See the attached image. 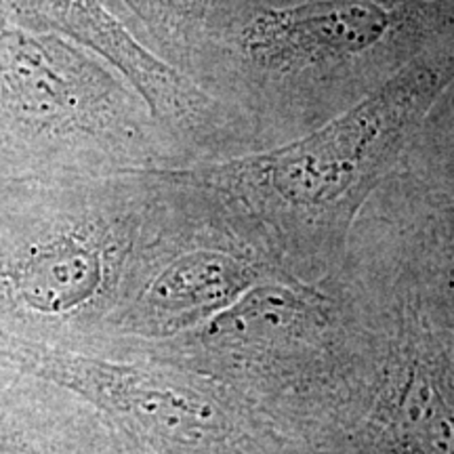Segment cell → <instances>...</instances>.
<instances>
[{"mask_svg":"<svg viewBox=\"0 0 454 454\" xmlns=\"http://www.w3.org/2000/svg\"><path fill=\"white\" fill-rule=\"evenodd\" d=\"M435 82L421 55L303 137L184 170L284 274L325 280L343 263L354 221L419 129Z\"/></svg>","mask_w":454,"mask_h":454,"instance_id":"277c9868","label":"cell"},{"mask_svg":"<svg viewBox=\"0 0 454 454\" xmlns=\"http://www.w3.org/2000/svg\"><path fill=\"white\" fill-rule=\"evenodd\" d=\"M381 314V364L334 454H454V345L417 301L357 280Z\"/></svg>","mask_w":454,"mask_h":454,"instance_id":"ba28073f","label":"cell"},{"mask_svg":"<svg viewBox=\"0 0 454 454\" xmlns=\"http://www.w3.org/2000/svg\"><path fill=\"white\" fill-rule=\"evenodd\" d=\"M170 173L175 204L160 248L137 291L110 320L99 348L90 351L179 337L207 325L254 284L291 278L184 168Z\"/></svg>","mask_w":454,"mask_h":454,"instance_id":"52a82bcc","label":"cell"},{"mask_svg":"<svg viewBox=\"0 0 454 454\" xmlns=\"http://www.w3.org/2000/svg\"><path fill=\"white\" fill-rule=\"evenodd\" d=\"M106 354L204 374L291 438L334 454L377 383L381 314L339 271L317 282L271 278L196 331Z\"/></svg>","mask_w":454,"mask_h":454,"instance_id":"7a4b0ae2","label":"cell"},{"mask_svg":"<svg viewBox=\"0 0 454 454\" xmlns=\"http://www.w3.org/2000/svg\"><path fill=\"white\" fill-rule=\"evenodd\" d=\"M20 24L55 32L104 57L137 89L196 164L247 152L248 127L217 99L152 53L104 0H3Z\"/></svg>","mask_w":454,"mask_h":454,"instance_id":"9c48e42d","label":"cell"},{"mask_svg":"<svg viewBox=\"0 0 454 454\" xmlns=\"http://www.w3.org/2000/svg\"><path fill=\"white\" fill-rule=\"evenodd\" d=\"M137 89L104 57L11 20L0 34V175L192 167Z\"/></svg>","mask_w":454,"mask_h":454,"instance_id":"5b68a950","label":"cell"},{"mask_svg":"<svg viewBox=\"0 0 454 454\" xmlns=\"http://www.w3.org/2000/svg\"><path fill=\"white\" fill-rule=\"evenodd\" d=\"M11 20H13V15L9 13V9L4 7V3H3V0H0V34H3L4 26H7Z\"/></svg>","mask_w":454,"mask_h":454,"instance_id":"7c38bea8","label":"cell"},{"mask_svg":"<svg viewBox=\"0 0 454 454\" xmlns=\"http://www.w3.org/2000/svg\"><path fill=\"white\" fill-rule=\"evenodd\" d=\"M175 200L167 170L0 175V305L99 348L144 280Z\"/></svg>","mask_w":454,"mask_h":454,"instance_id":"3957f363","label":"cell"},{"mask_svg":"<svg viewBox=\"0 0 454 454\" xmlns=\"http://www.w3.org/2000/svg\"><path fill=\"white\" fill-rule=\"evenodd\" d=\"M427 34L421 0H215L187 78L242 116L261 152L385 87Z\"/></svg>","mask_w":454,"mask_h":454,"instance_id":"6da1fadb","label":"cell"},{"mask_svg":"<svg viewBox=\"0 0 454 454\" xmlns=\"http://www.w3.org/2000/svg\"><path fill=\"white\" fill-rule=\"evenodd\" d=\"M0 351L24 372L95 408L129 454H326L187 368L137 354L20 340Z\"/></svg>","mask_w":454,"mask_h":454,"instance_id":"8992f818","label":"cell"},{"mask_svg":"<svg viewBox=\"0 0 454 454\" xmlns=\"http://www.w3.org/2000/svg\"><path fill=\"white\" fill-rule=\"evenodd\" d=\"M137 38L152 53L187 76L215 0H118Z\"/></svg>","mask_w":454,"mask_h":454,"instance_id":"30bf717a","label":"cell"},{"mask_svg":"<svg viewBox=\"0 0 454 454\" xmlns=\"http://www.w3.org/2000/svg\"><path fill=\"white\" fill-rule=\"evenodd\" d=\"M0 454L36 452L30 444H20L13 438V431H9V438L0 435ZM38 454H129V450L114 435L99 412L72 394L70 406Z\"/></svg>","mask_w":454,"mask_h":454,"instance_id":"8fae6325","label":"cell"}]
</instances>
